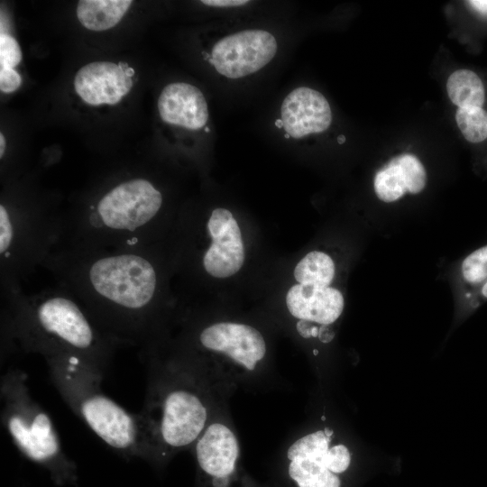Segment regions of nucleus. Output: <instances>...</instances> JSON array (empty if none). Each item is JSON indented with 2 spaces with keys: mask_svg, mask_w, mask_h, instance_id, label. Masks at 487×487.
<instances>
[{
  "mask_svg": "<svg viewBox=\"0 0 487 487\" xmlns=\"http://www.w3.org/2000/svg\"><path fill=\"white\" fill-rule=\"evenodd\" d=\"M159 250V244L121 249L59 244L41 267L109 337L142 354L161 345L165 308Z\"/></svg>",
  "mask_w": 487,
  "mask_h": 487,
  "instance_id": "nucleus-1",
  "label": "nucleus"
},
{
  "mask_svg": "<svg viewBox=\"0 0 487 487\" xmlns=\"http://www.w3.org/2000/svg\"><path fill=\"white\" fill-rule=\"evenodd\" d=\"M1 305L2 356L16 348L42 357L69 354L106 375L120 345L69 290L59 285L30 295L15 291L1 295Z\"/></svg>",
  "mask_w": 487,
  "mask_h": 487,
  "instance_id": "nucleus-2",
  "label": "nucleus"
},
{
  "mask_svg": "<svg viewBox=\"0 0 487 487\" xmlns=\"http://www.w3.org/2000/svg\"><path fill=\"white\" fill-rule=\"evenodd\" d=\"M147 364V390L139 417L149 452L148 463L162 465L193 447L211 418L209 378L195 364L155 350L141 354Z\"/></svg>",
  "mask_w": 487,
  "mask_h": 487,
  "instance_id": "nucleus-3",
  "label": "nucleus"
},
{
  "mask_svg": "<svg viewBox=\"0 0 487 487\" xmlns=\"http://www.w3.org/2000/svg\"><path fill=\"white\" fill-rule=\"evenodd\" d=\"M163 208V194L154 182L142 175L126 177L64 214L59 244L115 249L157 244Z\"/></svg>",
  "mask_w": 487,
  "mask_h": 487,
  "instance_id": "nucleus-4",
  "label": "nucleus"
},
{
  "mask_svg": "<svg viewBox=\"0 0 487 487\" xmlns=\"http://www.w3.org/2000/svg\"><path fill=\"white\" fill-rule=\"evenodd\" d=\"M50 377L70 409L103 442L125 460H149L142 420L102 391L105 378L69 354L43 356Z\"/></svg>",
  "mask_w": 487,
  "mask_h": 487,
  "instance_id": "nucleus-5",
  "label": "nucleus"
},
{
  "mask_svg": "<svg viewBox=\"0 0 487 487\" xmlns=\"http://www.w3.org/2000/svg\"><path fill=\"white\" fill-rule=\"evenodd\" d=\"M1 419L12 442L31 462L44 468L57 486H76V463L64 452L49 414L32 397L27 374L12 368L2 375Z\"/></svg>",
  "mask_w": 487,
  "mask_h": 487,
  "instance_id": "nucleus-6",
  "label": "nucleus"
},
{
  "mask_svg": "<svg viewBox=\"0 0 487 487\" xmlns=\"http://www.w3.org/2000/svg\"><path fill=\"white\" fill-rule=\"evenodd\" d=\"M45 202L2 200L0 204L1 295L20 291L22 283L60 243L64 214Z\"/></svg>",
  "mask_w": 487,
  "mask_h": 487,
  "instance_id": "nucleus-7",
  "label": "nucleus"
},
{
  "mask_svg": "<svg viewBox=\"0 0 487 487\" xmlns=\"http://www.w3.org/2000/svg\"><path fill=\"white\" fill-rule=\"evenodd\" d=\"M331 432L321 429L293 441L287 450L289 475L299 487H340L337 474L347 470L351 453L344 444H332Z\"/></svg>",
  "mask_w": 487,
  "mask_h": 487,
  "instance_id": "nucleus-8",
  "label": "nucleus"
},
{
  "mask_svg": "<svg viewBox=\"0 0 487 487\" xmlns=\"http://www.w3.org/2000/svg\"><path fill=\"white\" fill-rule=\"evenodd\" d=\"M277 51V39L271 32L245 29L217 40L211 48L208 61L219 75L239 79L266 67Z\"/></svg>",
  "mask_w": 487,
  "mask_h": 487,
  "instance_id": "nucleus-9",
  "label": "nucleus"
},
{
  "mask_svg": "<svg viewBox=\"0 0 487 487\" xmlns=\"http://www.w3.org/2000/svg\"><path fill=\"white\" fill-rule=\"evenodd\" d=\"M196 345L204 352L223 354L246 373L256 371L266 354V343L254 327L217 322L198 329Z\"/></svg>",
  "mask_w": 487,
  "mask_h": 487,
  "instance_id": "nucleus-10",
  "label": "nucleus"
},
{
  "mask_svg": "<svg viewBox=\"0 0 487 487\" xmlns=\"http://www.w3.org/2000/svg\"><path fill=\"white\" fill-rule=\"evenodd\" d=\"M192 448L198 469L211 479L212 485L228 486L240 455L239 441L233 428L214 415Z\"/></svg>",
  "mask_w": 487,
  "mask_h": 487,
  "instance_id": "nucleus-11",
  "label": "nucleus"
},
{
  "mask_svg": "<svg viewBox=\"0 0 487 487\" xmlns=\"http://www.w3.org/2000/svg\"><path fill=\"white\" fill-rule=\"evenodd\" d=\"M211 244L202 257L205 271L215 278H227L236 273L244 262V247L239 225L232 213L215 208L207 222Z\"/></svg>",
  "mask_w": 487,
  "mask_h": 487,
  "instance_id": "nucleus-12",
  "label": "nucleus"
},
{
  "mask_svg": "<svg viewBox=\"0 0 487 487\" xmlns=\"http://www.w3.org/2000/svg\"><path fill=\"white\" fill-rule=\"evenodd\" d=\"M331 122L332 113L326 98L316 89L299 87L284 97L276 124L287 138L301 139L325 132Z\"/></svg>",
  "mask_w": 487,
  "mask_h": 487,
  "instance_id": "nucleus-13",
  "label": "nucleus"
},
{
  "mask_svg": "<svg viewBox=\"0 0 487 487\" xmlns=\"http://www.w3.org/2000/svg\"><path fill=\"white\" fill-rule=\"evenodd\" d=\"M133 74V69L123 62L94 61L78 70L74 88L88 105H115L130 92Z\"/></svg>",
  "mask_w": 487,
  "mask_h": 487,
  "instance_id": "nucleus-14",
  "label": "nucleus"
},
{
  "mask_svg": "<svg viewBox=\"0 0 487 487\" xmlns=\"http://www.w3.org/2000/svg\"><path fill=\"white\" fill-rule=\"evenodd\" d=\"M157 107L162 122L188 131H199L208 122L206 97L198 87L189 83L166 85L159 96Z\"/></svg>",
  "mask_w": 487,
  "mask_h": 487,
  "instance_id": "nucleus-15",
  "label": "nucleus"
},
{
  "mask_svg": "<svg viewBox=\"0 0 487 487\" xmlns=\"http://www.w3.org/2000/svg\"><path fill=\"white\" fill-rule=\"evenodd\" d=\"M286 305L294 317L327 326L341 316L345 300L342 293L335 288L299 283L289 289Z\"/></svg>",
  "mask_w": 487,
  "mask_h": 487,
  "instance_id": "nucleus-16",
  "label": "nucleus"
},
{
  "mask_svg": "<svg viewBox=\"0 0 487 487\" xmlns=\"http://www.w3.org/2000/svg\"><path fill=\"white\" fill-rule=\"evenodd\" d=\"M427 183V173L420 161L413 154H401L391 159L374 176L376 196L383 202L399 200L407 192L418 194Z\"/></svg>",
  "mask_w": 487,
  "mask_h": 487,
  "instance_id": "nucleus-17",
  "label": "nucleus"
},
{
  "mask_svg": "<svg viewBox=\"0 0 487 487\" xmlns=\"http://www.w3.org/2000/svg\"><path fill=\"white\" fill-rule=\"evenodd\" d=\"M132 4L131 0H80L76 14L85 28L102 32L115 27Z\"/></svg>",
  "mask_w": 487,
  "mask_h": 487,
  "instance_id": "nucleus-18",
  "label": "nucleus"
},
{
  "mask_svg": "<svg viewBox=\"0 0 487 487\" xmlns=\"http://www.w3.org/2000/svg\"><path fill=\"white\" fill-rule=\"evenodd\" d=\"M446 90L452 103L458 108L482 107L485 100L484 86L473 70L463 69L450 75Z\"/></svg>",
  "mask_w": 487,
  "mask_h": 487,
  "instance_id": "nucleus-19",
  "label": "nucleus"
},
{
  "mask_svg": "<svg viewBox=\"0 0 487 487\" xmlns=\"http://www.w3.org/2000/svg\"><path fill=\"white\" fill-rule=\"evenodd\" d=\"M335 267L326 253L312 251L303 257L294 269V277L301 285L330 287Z\"/></svg>",
  "mask_w": 487,
  "mask_h": 487,
  "instance_id": "nucleus-20",
  "label": "nucleus"
},
{
  "mask_svg": "<svg viewBox=\"0 0 487 487\" xmlns=\"http://www.w3.org/2000/svg\"><path fill=\"white\" fill-rule=\"evenodd\" d=\"M455 121L468 142L476 143L487 139V112L482 107L458 108Z\"/></svg>",
  "mask_w": 487,
  "mask_h": 487,
  "instance_id": "nucleus-21",
  "label": "nucleus"
},
{
  "mask_svg": "<svg viewBox=\"0 0 487 487\" xmlns=\"http://www.w3.org/2000/svg\"><path fill=\"white\" fill-rule=\"evenodd\" d=\"M464 280L480 288L487 280V244L467 255L461 264Z\"/></svg>",
  "mask_w": 487,
  "mask_h": 487,
  "instance_id": "nucleus-22",
  "label": "nucleus"
},
{
  "mask_svg": "<svg viewBox=\"0 0 487 487\" xmlns=\"http://www.w3.org/2000/svg\"><path fill=\"white\" fill-rule=\"evenodd\" d=\"M19 43L11 35L0 34V69H14L22 60Z\"/></svg>",
  "mask_w": 487,
  "mask_h": 487,
  "instance_id": "nucleus-23",
  "label": "nucleus"
},
{
  "mask_svg": "<svg viewBox=\"0 0 487 487\" xmlns=\"http://www.w3.org/2000/svg\"><path fill=\"white\" fill-rule=\"evenodd\" d=\"M22 78L14 69H0V89L4 93H12L19 88Z\"/></svg>",
  "mask_w": 487,
  "mask_h": 487,
  "instance_id": "nucleus-24",
  "label": "nucleus"
},
{
  "mask_svg": "<svg viewBox=\"0 0 487 487\" xmlns=\"http://www.w3.org/2000/svg\"><path fill=\"white\" fill-rule=\"evenodd\" d=\"M201 3L210 7L234 8L244 6L250 2L246 0H203Z\"/></svg>",
  "mask_w": 487,
  "mask_h": 487,
  "instance_id": "nucleus-25",
  "label": "nucleus"
},
{
  "mask_svg": "<svg viewBox=\"0 0 487 487\" xmlns=\"http://www.w3.org/2000/svg\"><path fill=\"white\" fill-rule=\"evenodd\" d=\"M468 5L478 14L487 17V1H468Z\"/></svg>",
  "mask_w": 487,
  "mask_h": 487,
  "instance_id": "nucleus-26",
  "label": "nucleus"
},
{
  "mask_svg": "<svg viewBox=\"0 0 487 487\" xmlns=\"http://www.w3.org/2000/svg\"><path fill=\"white\" fill-rule=\"evenodd\" d=\"M5 139L4 134L1 133L0 134V158L2 159L5 155Z\"/></svg>",
  "mask_w": 487,
  "mask_h": 487,
  "instance_id": "nucleus-27",
  "label": "nucleus"
},
{
  "mask_svg": "<svg viewBox=\"0 0 487 487\" xmlns=\"http://www.w3.org/2000/svg\"><path fill=\"white\" fill-rule=\"evenodd\" d=\"M480 295L483 299H487V280L479 288Z\"/></svg>",
  "mask_w": 487,
  "mask_h": 487,
  "instance_id": "nucleus-28",
  "label": "nucleus"
},
{
  "mask_svg": "<svg viewBox=\"0 0 487 487\" xmlns=\"http://www.w3.org/2000/svg\"><path fill=\"white\" fill-rule=\"evenodd\" d=\"M344 140H345L344 136H340L339 139H338L340 143H342L344 142Z\"/></svg>",
  "mask_w": 487,
  "mask_h": 487,
  "instance_id": "nucleus-29",
  "label": "nucleus"
}]
</instances>
